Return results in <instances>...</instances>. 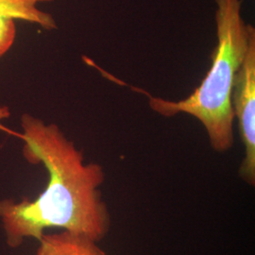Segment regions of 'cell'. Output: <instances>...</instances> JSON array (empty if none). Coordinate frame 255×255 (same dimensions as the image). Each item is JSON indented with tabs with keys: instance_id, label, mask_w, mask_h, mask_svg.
Listing matches in <instances>:
<instances>
[{
	"instance_id": "cell-6",
	"label": "cell",
	"mask_w": 255,
	"mask_h": 255,
	"mask_svg": "<svg viewBox=\"0 0 255 255\" xmlns=\"http://www.w3.org/2000/svg\"><path fill=\"white\" fill-rule=\"evenodd\" d=\"M16 36L14 20L9 18L0 10V58L9 51Z\"/></svg>"
},
{
	"instance_id": "cell-5",
	"label": "cell",
	"mask_w": 255,
	"mask_h": 255,
	"mask_svg": "<svg viewBox=\"0 0 255 255\" xmlns=\"http://www.w3.org/2000/svg\"><path fill=\"white\" fill-rule=\"evenodd\" d=\"M53 0H0V10L12 20L36 24L46 30L57 28L54 17L38 8V4Z\"/></svg>"
},
{
	"instance_id": "cell-2",
	"label": "cell",
	"mask_w": 255,
	"mask_h": 255,
	"mask_svg": "<svg viewBox=\"0 0 255 255\" xmlns=\"http://www.w3.org/2000/svg\"><path fill=\"white\" fill-rule=\"evenodd\" d=\"M217 4V46L213 50L209 71L190 96L179 101L150 96L149 107L164 118L179 114L198 119L205 128L212 148L223 153L235 143L233 86L237 72L246 57L255 28L242 15V0H215Z\"/></svg>"
},
{
	"instance_id": "cell-4",
	"label": "cell",
	"mask_w": 255,
	"mask_h": 255,
	"mask_svg": "<svg viewBox=\"0 0 255 255\" xmlns=\"http://www.w3.org/2000/svg\"><path fill=\"white\" fill-rule=\"evenodd\" d=\"M35 255H108L90 237L67 231L44 234Z\"/></svg>"
},
{
	"instance_id": "cell-1",
	"label": "cell",
	"mask_w": 255,
	"mask_h": 255,
	"mask_svg": "<svg viewBox=\"0 0 255 255\" xmlns=\"http://www.w3.org/2000/svg\"><path fill=\"white\" fill-rule=\"evenodd\" d=\"M23 155L42 164L48 174L46 189L35 200H0V220L11 249L28 238L39 240L48 229H60L101 242L109 235L112 218L101 186L103 167L85 163L82 150L53 123L25 114L21 118Z\"/></svg>"
},
{
	"instance_id": "cell-3",
	"label": "cell",
	"mask_w": 255,
	"mask_h": 255,
	"mask_svg": "<svg viewBox=\"0 0 255 255\" xmlns=\"http://www.w3.org/2000/svg\"><path fill=\"white\" fill-rule=\"evenodd\" d=\"M232 107L238 123L244 156L239 166L240 178L250 186L255 185V37L234 82Z\"/></svg>"
}]
</instances>
